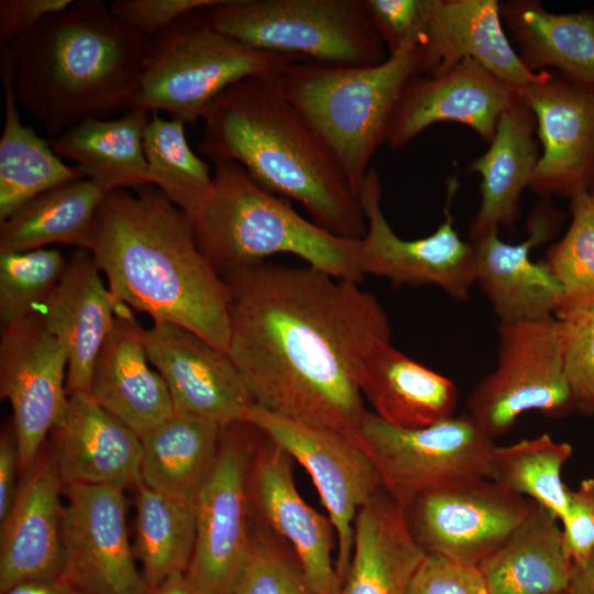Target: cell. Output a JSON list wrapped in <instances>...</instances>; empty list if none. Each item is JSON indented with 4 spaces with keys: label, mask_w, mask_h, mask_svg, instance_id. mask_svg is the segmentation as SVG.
Masks as SVG:
<instances>
[{
    "label": "cell",
    "mask_w": 594,
    "mask_h": 594,
    "mask_svg": "<svg viewBox=\"0 0 594 594\" xmlns=\"http://www.w3.org/2000/svg\"><path fill=\"white\" fill-rule=\"evenodd\" d=\"M206 13L248 46L319 65L370 67L389 55L364 0H220Z\"/></svg>",
    "instance_id": "ba28073f"
},
{
    "label": "cell",
    "mask_w": 594,
    "mask_h": 594,
    "mask_svg": "<svg viewBox=\"0 0 594 594\" xmlns=\"http://www.w3.org/2000/svg\"><path fill=\"white\" fill-rule=\"evenodd\" d=\"M243 422L265 433L311 477L336 530L339 584L351 559L356 515L383 490L374 463L345 435L271 413L256 404L248 410Z\"/></svg>",
    "instance_id": "8fae6325"
},
{
    "label": "cell",
    "mask_w": 594,
    "mask_h": 594,
    "mask_svg": "<svg viewBox=\"0 0 594 594\" xmlns=\"http://www.w3.org/2000/svg\"><path fill=\"white\" fill-rule=\"evenodd\" d=\"M407 594H490L481 570L448 558L426 553Z\"/></svg>",
    "instance_id": "7bdbcfd3"
},
{
    "label": "cell",
    "mask_w": 594,
    "mask_h": 594,
    "mask_svg": "<svg viewBox=\"0 0 594 594\" xmlns=\"http://www.w3.org/2000/svg\"><path fill=\"white\" fill-rule=\"evenodd\" d=\"M419 66L415 37L375 66L295 62L276 84L329 146L359 196L373 155L386 143L402 92Z\"/></svg>",
    "instance_id": "8992f818"
},
{
    "label": "cell",
    "mask_w": 594,
    "mask_h": 594,
    "mask_svg": "<svg viewBox=\"0 0 594 594\" xmlns=\"http://www.w3.org/2000/svg\"><path fill=\"white\" fill-rule=\"evenodd\" d=\"M419 74L446 73L463 59H473L507 85L521 90L540 80L521 62L505 33L496 0H428L418 35Z\"/></svg>",
    "instance_id": "44dd1931"
},
{
    "label": "cell",
    "mask_w": 594,
    "mask_h": 594,
    "mask_svg": "<svg viewBox=\"0 0 594 594\" xmlns=\"http://www.w3.org/2000/svg\"><path fill=\"white\" fill-rule=\"evenodd\" d=\"M360 387L377 417L405 429L447 419L459 403V391L451 380L408 358L391 342L370 355Z\"/></svg>",
    "instance_id": "f546056e"
},
{
    "label": "cell",
    "mask_w": 594,
    "mask_h": 594,
    "mask_svg": "<svg viewBox=\"0 0 594 594\" xmlns=\"http://www.w3.org/2000/svg\"><path fill=\"white\" fill-rule=\"evenodd\" d=\"M220 0H114L112 14L124 25L152 38L188 12L210 8Z\"/></svg>",
    "instance_id": "ee69618b"
},
{
    "label": "cell",
    "mask_w": 594,
    "mask_h": 594,
    "mask_svg": "<svg viewBox=\"0 0 594 594\" xmlns=\"http://www.w3.org/2000/svg\"><path fill=\"white\" fill-rule=\"evenodd\" d=\"M572 452L569 443L558 442L548 433L508 446L495 444L491 455V480L537 502L561 520L568 505L562 469Z\"/></svg>",
    "instance_id": "74e56055"
},
{
    "label": "cell",
    "mask_w": 594,
    "mask_h": 594,
    "mask_svg": "<svg viewBox=\"0 0 594 594\" xmlns=\"http://www.w3.org/2000/svg\"><path fill=\"white\" fill-rule=\"evenodd\" d=\"M293 462L283 448L260 430L249 469L252 518L290 547L317 594H334L336 530L328 515L317 512L300 495Z\"/></svg>",
    "instance_id": "ac0fdd59"
},
{
    "label": "cell",
    "mask_w": 594,
    "mask_h": 594,
    "mask_svg": "<svg viewBox=\"0 0 594 594\" xmlns=\"http://www.w3.org/2000/svg\"><path fill=\"white\" fill-rule=\"evenodd\" d=\"M403 509L426 553L480 568L524 520L529 499L494 480L474 479L425 492Z\"/></svg>",
    "instance_id": "4fadbf2b"
},
{
    "label": "cell",
    "mask_w": 594,
    "mask_h": 594,
    "mask_svg": "<svg viewBox=\"0 0 594 594\" xmlns=\"http://www.w3.org/2000/svg\"><path fill=\"white\" fill-rule=\"evenodd\" d=\"M372 23L388 54L417 37L424 25L428 0H364Z\"/></svg>",
    "instance_id": "f6af8a7d"
},
{
    "label": "cell",
    "mask_w": 594,
    "mask_h": 594,
    "mask_svg": "<svg viewBox=\"0 0 594 594\" xmlns=\"http://www.w3.org/2000/svg\"><path fill=\"white\" fill-rule=\"evenodd\" d=\"M102 277L90 251L76 249L38 311L66 354L68 395L89 393L96 358L121 304Z\"/></svg>",
    "instance_id": "cb8c5ba5"
},
{
    "label": "cell",
    "mask_w": 594,
    "mask_h": 594,
    "mask_svg": "<svg viewBox=\"0 0 594 594\" xmlns=\"http://www.w3.org/2000/svg\"><path fill=\"white\" fill-rule=\"evenodd\" d=\"M573 409L563 322L552 316L499 323L496 365L468 398V414L480 428L494 440L525 413L559 418Z\"/></svg>",
    "instance_id": "30bf717a"
},
{
    "label": "cell",
    "mask_w": 594,
    "mask_h": 594,
    "mask_svg": "<svg viewBox=\"0 0 594 594\" xmlns=\"http://www.w3.org/2000/svg\"><path fill=\"white\" fill-rule=\"evenodd\" d=\"M537 121L531 109L518 98L499 117L484 154L469 172L480 174L481 205L470 224V240L510 228L520 216V199L530 187L539 158Z\"/></svg>",
    "instance_id": "4316f807"
},
{
    "label": "cell",
    "mask_w": 594,
    "mask_h": 594,
    "mask_svg": "<svg viewBox=\"0 0 594 594\" xmlns=\"http://www.w3.org/2000/svg\"><path fill=\"white\" fill-rule=\"evenodd\" d=\"M222 429L176 413L144 435L141 482L186 501H196L218 459Z\"/></svg>",
    "instance_id": "836d02e7"
},
{
    "label": "cell",
    "mask_w": 594,
    "mask_h": 594,
    "mask_svg": "<svg viewBox=\"0 0 594 594\" xmlns=\"http://www.w3.org/2000/svg\"><path fill=\"white\" fill-rule=\"evenodd\" d=\"M67 358L40 312L1 326L0 397L12 410L20 473L33 465L68 402Z\"/></svg>",
    "instance_id": "9a60e30c"
},
{
    "label": "cell",
    "mask_w": 594,
    "mask_h": 594,
    "mask_svg": "<svg viewBox=\"0 0 594 594\" xmlns=\"http://www.w3.org/2000/svg\"><path fill=\"white\" fill-rule=\"evenodd\" d=\"M62 492L54 453L41 451L1 521V594L24 582L63 576Z\"/></svg>",
    "instance_id": "7402d4cb"
},
{
    "label": "cell",
    "mask_w": 594,
    "mask_h": 594,
    "mask_svg": "<svg viewBox=\"0 0 594 594\" xmlns=\"http://www.w3.org/2000/svg\"><path fill=\"white\" fill-rule=\"evenodd\" d=\"M199 250L221 276L293 254L336 278L361 283V239L336 235L300 216L237 163L215 165L212 190L191 221Z\"/></svg>",
    "instance_id": "5b68a950"
},
{
    "label": "cell",
    "mask_w": 594,
    "mask_h": 594,
    "mask_svg": "<svg viewBox=\"0 0 594 594\" xmlns=\"http://www.w3.org/2000/svg\"><path fill=\"white\" fill-rule=\"evenodd\" d=\"M570 226L543 261L560 286L556 317L566 320L594 307V196L590 191L570 198Z\"/></svg>",
    "instance_id": "f35d334b"
},
{
    "label": "cell",
    "mask_w": 594,
    "mask_h": 594,
    "mask_svg": "<svg viewBox=\"0 0 594 594\" xmlns=\"http://www.w3.org/2000/svg\"><path fill=\"white\" fill-rule=\"evenodd\" d=\"M64 573L85 594H150L129 541L124 488L64 485Z\"/></svg>",
    "instance_id": "2e32d148"
},
{
    "label": "cell",
    "mask_w": 594,
    "mask_h": 594,
    "mask_svg": "<svg viewBox=\"0 0 594 594\" xmlns=\"http://www.w3.org/2000/svg\"><path fill=\"white\" fill-rule=\"evenodd\" d=\"M67 264L58 249L0 253L1 326L38 312Z\"/></svg>",
    "instance_id": "ab89813d"
},
{
    "label": "cell",
    "mask_w": 594,
    "mask_h": 594,
    "mask_svg": "<svg viewBox=\"0 0 594 594\" xmlns=\"http://www.w3.org/2000/svg\"><path fill=\"white\" fill-rule=\"evenodd\" d=\"M229 594H317L290 547L253 520L243 565Z\"/></svg>",
    "instance_id": "60d3db41"
},
{
    "label": "cell",
    "mask_w": 594,
    "mask_h": 594,
    "mask_svg": "<svg viewBox=\"0 0 594 594\" xmlns=\"http://www.w3.org/2000/svg\"><path fill=\"white\" fill-rule=\"evenodd\" d=\"M531 109L541 144L530 188L572 198L594 185V91L552 70L518 90Z\"/></svg>",
    "instance_id": "d6986e66"
},
{
    "label": "cell",
    "mask_w": 594,
    "mask_h": 594,
    "mask_svg": "<svg viewBox=\"0 0 594 594\" xmlns=\"http://www.w3.org/2000/svg\"><path fill=\"white\" fill-rule=\"evenodd\" d=\"M52 432L53 453L64 485L125 490L141 482V438L89 393L68 395L64 415Z\"/></svg>",
    "instance_id": "d4e9b609"
},
{
    "label": "cell",
    "mask_w": 594,
    "mask_h": 594,
    "mask_svg": "<svg viewBox=\"0 0 594 594\" xmlns=\"http://www.w3.org/2000/svg\"><path fill=\"white\" fill-rule=\"evenodd\" d=\"M106 191L86 177L55 186L0 221V253L59 243L86 249Z\"/></svg>",
    "instance_id": "e575fe53"
},
{
    "label": "cell",
    "mask_w": 594,
    "mask_h": 594,
    "mask_svg": "<svg viewBox=\"0 0 594 594\" xmlns=\"http://www.w3.org/2000/svg\"><path fill=\"white\" fill-rule=\"evenodd\" d=\"M150 594H211L187 572H178L166 578L152 588Z\"/></svg>",
    "instance_id": "f907efd6"
},
{
    "label": "cell",
    "mask_w": 594,
    "mask_h": 594,
    "mask_svg": "<svg viewBox=\"0 0 594 594\" xmlns=\"http://www.w3.org/2000/svg\"><path fill=\"white\" fill-rule=\"evenodd\" d=\"M147 359L164 380L174 411L221 429L243 422L255 400L234 362L197 333L166 321L144 328Z\"/></svg>",
    "instance_id": "e0dca14e"
},
{
    "label": "cell",
    "mask_w": 594,
    "mask_h": 594,
    "mask_svg": "<svg viewBox=\"0 0 594 594\" xmlns=\"http://www.w3.org/2000/svg\"><path fill=\"white\" fill-rule=\"evenodd\" d=\"M4 122L0 138V221L35 196L84 174L56 155L50 144L23 124L12 88V55L1 48Z\"/></svg>",
    "instance_id": "d6a6232c"
},
{
    "label": "cell",
    "mask_w": 594,
    "mask_h": 594,
    "mask_svg": "<svg viewBox=\"0 0 594 594\" xmlns=\"http://www.w3.org/2000/svg\"><path fill=\"white\" fill-rule=\"evenodd\" d=\"M136 488L133 550L152 590L189 568L196 539V501L169 496L142 482Z\"/></svg>",
    "instance_id": "d590c367"
},
{
    "label": "cell",
    "mask_w": 594,
    "mask_h": 594,
    "mask_svg": "<svg viewBox=\"0 0 594 594\" xmlns=\"http://www.w3.org/2000/svg\"><path fill=\"white\" fill-rule=\"evenodd\" d=\"M590 194H591L592 196H594V185H593L592 189L590 190Z\"/></svg>",
    "instance_id": "f5cc1de1"
},
{
    "label": "cell",
    "mask_w": 594,
    "mask_h": 594,
    "mask_svg": "<svg viewBox=\"0 0 594 594\" xmlns=\"http://www.w3.org/2000/svg\"><path fill=\"white\" fill-rule=\"evenodd\" d=\"M223 279L228 353L256 405L353 440L369 411L363 367L392 337L376 297L307 264L263 261Z\"/></svg>",
    "instance_id": "6da1fadb"
},
{
    "label": "cell",
    "mask_w": 594,
    "mask_h": 594,
    "mask_svg": "<svg viewBox=\"0 0 594 594\" xmlns=\"http://www.w3.org/2000/svg\"><path fill=\"white\" fill-rule=\"evenodd\" d=\"M561 321L564 370L574 409L594 415V315L588 311Z\"/></svg>",
    "instance_id": "b9f144b4"
},
{
    "label": "cell",
    "mask_w": 594,
    "mask_h": 594,
    "mask_svg": "<svg viewBox=\"0 0 594 594\" xmlns=\"http://www.w3.org/2000/svg\"><path fill=\"white\" fill-rule=\"evenodd\" d=\"M2 594H85L65 578H53L24 582Z\"/></svg>",
    "instance_id": "681fc988"
},
{
    "label": "cell",
    "mask_w": 594,
    "mask_h": 594,
    "mask_svg": "<svg viewBox=\"0 0 594 594\" xmlns=\"http://www.w3.org/2000/svg\"><path fill=\"white\" fill-rule=\"evenodd\" d=\"M260 430L222 429L218 459L196 498V539L187 573L211 594H229L246 557L252 512L249 469Z\"/></svg>",
    "instance_id": "7c38bea8"
},
{
    "label": "cell",
    "mask_w": 594,
    "mask_h": 594,
    "mask_svg": "<svg viewBox=\"0 0 594 594\" xmlns=\"http://www.w3.org/2000/svg\"><path fill=\"white\" fill-rule=\"evenodd\" d=\"M560 213L541 206L531 216L529 235L513 244L498 231L471 242L475 256V279L490 300L499 323L546 319L556 316L561 289L544 262L530 253L557 231Z\"/></svg>",
    "instance_id": "603a6c76"
},
{
    "label": "cell",
    "mask_w": 594,
    "mask_h": 594,
    "mask_svg": "<svg viewBox=\"0 0 594 594\" xmlns=\"http://www.w3.org/2000/svg\"><path fill=\"white\" fill-rule=\"evenodd\" d=\"M86 249L120 302L228 352V286L199 250L189 217L155 186L107 193Z\"/></svg>",
    "instance_id": "7a4b0ae2"
},
{
    "label": "cell",
    "mask_w": 594,
    "mask_h": 594,
    "mask_svg": "<svg viewBox=\"0 0 594 594\" xmlns=\"http://www.w3.org/2000/svg\"><path fill=\"white\" fill-rule=\"evenodd\" d=\"M564 551L573 563L585 560L594 550V480L568 488L566 512L561 519Z\"/></svg>",
    "instance_id": "bcb514c9"
},
{
    "label": "cell",
    "mask_w": 594,
    "mask_h": 594,
    "mask_svg": "<svg viewBox=\"0 0 594 594\" xmlns=\"http://www.w3.org/2000/svg\"><path fill=\"white\" fill-rule=\"evenodd\" d=\"M75 0H1L0 47L10 46L34 31L48 15L68 8Z\"/></svg>",
    "instance_id": "7dc6e473"
},
{
    "label": "cell",
    "mask_w": 594,
    "mask_h": 594,
    "mask_svg": "<svg viewBox=\"0 0 594 594\" xmlns=\"http://www.w3.org/2000/svg\"><path fill=\"white\" fill-rule=\"evenodd\" d=\"M518 96L516 88L473 59H463L440 75L416 74L402 92L385 144L402 148L441 122L466 125L490 142L499 117Z\"/></svg>",
    "instance_id": "ffe728a7"
},
{
    "label": "cell",
    "mask_w": 594,
    "mask_h": 594,
    "mask_svg": "<svg viewBox=\"0 0 594 594\" xmlns=\"http://www.w3.org/2000/svg\"><path fill=\"white\" fill-rule=\"evenodd\" d=\"M569 594H594V550L582 562L573 563Z\"/></svg>",
    "instance_id": "816d5d0a"
},
{
    "label": "cell",
    "mask_w": 594,
    "mask_h": 594,
    "mask_svg": "<svg viewBox=\"0 0 594 594\" xmlns=\"http://www.w3.org/2000/svg\"><path fill=\"white\" fill-rule=\"evenodd\" d=\"M201 120V157L215 165L239 164L258 185L299 202L316 224L336 235H365L359 196L329 146L276 80L250 78L230 86Z\"/></svg>",
    "instance_id": "3957f363"
},
{
    "label": "cell",
    "mask_w": 594,
    "mask_h": 594,
    "mask_svg": "<svg viewBox=\"0 0 594 594\" xmlns=\"http://www.w3.org/2000/svg\"><path fill=\"white\" fill-rule=\"evenodd\" d=\"M559 518L529 499V509L507 540L479 568L490 594H558L570 585L572 562Z\"/></svg>",
    "instance_id": "1f68e13d"
},
{
    "label": "cell",
    "mask_w": 594,
    "mask_h": 594,
    "mask_svg": "<svg viewBox=\"0 0 594 594\" xmlns=\"http://www.w3.org/2000/svg\"><path fill=\"white\" fill-rule=\"evenodd\" d=\"M20 472L19 451L13 429L4 431L0 439V521L9 514L15 499Z\"/></svg>",
    "instance_id": "c3c4849f"
},
{
    "label": "cell",
    "mask_w": 594,
    "mask_h": 594,
    "mask_svg": "<svg viewBox=\"0 0 594 594\" xmlns=\"http://www.w3.org/2000/svg\"><path fill=\"white\" fill-rule=\"evenodd\" d=\"M353 441L374 463L383 490L403 508L425 492L491 479L494 440L468 413L405 429L369 410Z\"/></svg>",
    "instance_id": "9c48e42d"
},
{
    "label": "cell",
    "mask_w": 594,
    "mask_h": 594,
    "mask_svg": "<svg viewBox=\"0 0 594 594\" xmlns=\"http://www.w3.org/2000/svg\"><path fill=\"white\" fill-rule=\"evenodd\" d=\"M206 9L186 13L150 40L134 108L196 123L230 86L250 78L276 80L288 65L302 61L223 34Z\"/></svg>",
    "instance_id": "52a82bcc"
},
{
    "label": "cell",
    "mask_w": 594,
    "mask_h": 594,
    "mask_svg": "<svg viewBox=\"0 0 594 594\" xmlns=\"http://www.w3.org/2000/svg\"><path fill=\"white\" fill-rule=\"evenodd\" d=\"M150 112L127 110L116 119L85 118L50 139L53 151L106 193L139 190L151 185L146 172L144 133Z\"/></svg>",
    "instance_id": "4dcf8cb0"
},
{
    "label": "cell",
    "mask_w": 594,
    "mask_h": 594,
    "mask_svg": "<svg viewBox=\"0 0 594 594\" xmlns=\"http://www.w3.org/2000/svg\"><path fill=\"white\" fill-rule=\"evenodd\" d=\"M150 37L101 0H75L12 43L18 103L50 139L85 118L134 108Z\"/></svg>",
    "instance_id": "277c9868"
},
{
    "label": "cell",
    "mask_w": 594,
    "mask_h": 594,
    "mask_svg": "<svg viewBox=\"0 0 594 594\" xmlns=\"http://www.w3.org/2000/svg\"><path fill=\"white\" fill-rule=\"evenodd\" d=\"M425 554L403 507L381 490L356 515L351 559L334 594H407Z\"/></svg>",
    "instance_id": "83f0119b"
},
{
    "label": "cell",
    "mask_w": 594,
    "mask_h": 594,
    "mask_svg": "<svg viewBox=\"0 0 594 594\" xmlns=\"http://www.w3.org/2000/svg\"><path fill=\"white\" fill-rule=\"evenodd\" d=\"M504 28L534 72L549 70L594 91V9L553 13L536 0L499 4Z\"/></svg>",
    "instance_id": "f1b7e54d"
},
{
    "label": "cell",
    "mask_w": 594,
    "mask_h": 594,
    "mask_svg": "<svg viewBox=\"0 0 594 594\" xmlns=\"http://www.w3.org/2000/svg\"><path fill=\"white\" fill-rule=\"evenodd\" d=\"M185 125L183 121L151 113L144 152L150 184L193 221L212 190L213 173L208 162L190 147Z\"/></svg>",
    "instance_id": "8d00e7d4"
},
{
    "label": "cell",
    "mask_w": 594,
    "mask_h": 594,
    "mask_svg": "<svg viewBox=\"0 0 594 594\" xmlns=\"http://www.w3.org/2000/svg\"><path fill=\"white\" fill-rule=\"evenodd\" d=\"M591 312L594 315V307H593V309L591 310Z\"/></svg>",
    "instance_id": "11a10c76"
},
{
    "label": "cell",
    "mask_w": 594,
    "mask_h": 594,
    "mask_svg": "<svg viewBox=\"0 0 594 594\" xmlns=\"http://www.w3.org/2000/svg\"><path fill=\"white\" fill-rule=\"evenodd\" d=\"M558 594H569L568 591L566 592H561V593H558Z\"/></svg>",
    "instance_id": "db71d44e"
},
{
    "label": "cell",
    "mask_w": 594,
    "mask_h": 594,
    "mask_svg": "<svg viewBox=\"0 0 594 594\" xmlns=\"http://www.w3.org/2000/svg\"><path fill=\"white\" fill-rule=\"evenodd\" d=\"M143 331L134 311L121 302L89 385L90 396L140 438L174 414L169 391L147 359Z\"/></svg>",
    "instance_id": "484cf974"
},
{
    "label": "cell",
    "mask_w": 594,
    "mask_h": 594,
    "mask_svg": "<svg viewBox=\"0 0 594 594\" xmlns=\"http://www.w3.org/2000/svg\"><path fill=\"white\" fill-rule=\"evenodd\" d=\"M457 180L448 184L444 220L431 234L416 239L399 238L385 218L382 184L370 168L359 191L366 220V232L360 242V265L364 275L384 277L396 285H433L457 300L470 296L475 279L472 243L464 242L453 227L450 202Z\"/></svg>",
    "instance_id": "5bb4252c"
}]
</instances>
